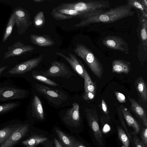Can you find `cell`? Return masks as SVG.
<instances>
[{
    "label": "cell",
    "mask_w": 147,
    "mask_h": 147,
    "mask_svg": "<svg viewBox=\"0 0 147 147\" xmlns=\"http://www.w3.org/2000/svg\"><path fill=\"white\" fill-rule=\"evenodd\" d=\"M122 113L128 126L131 127L134 129V131L137 134L140 129V127L138 123L127 108H123Z\"/></svg>",
    "instance_id": "obj_24"
},
{
    "label": "cell",
    "mask_w": 147,
    "mask_h": 147,
    "mask_svg": "<svg viewBox=\"0 0 147 147\" xmlns=\"http://www.w3.org/2000/svg\"><path fill=\"white\" fill-rule=\"evenodd\" d=\"M142 142L146 147H147V127H146L141 134Z\"/></svg>",
    "instance_id": "obj_35"
},
{
    "label": "cell",
    "mask_w": 147,
    "mask_h": 147,
    "mask_svg": "<svg viewBox=\"0 0 147 147\" xmlns=\"http://www.w3.org/2000/svg\"><path fill=\"white\" fill-rule=\"evenodd\" d=\"M9 122V125L0 130V146L10 136L23 122L18 119Z\"/></svg>",
    "instance_id": "obj_17"
},
{
    "label": "cell",
    "mask_w": 147,
    "mask_h": 147,
    "mask_svg": "<svg viewBox=\"0 0 147 147\" xmlns=\"http://www.w3.org/2000/svg\"><path fill=\"white\" fill-rule=\"evenodd\" d=\"M103 45L113 49L119 50L127 54L129 48L127 42L120 36L109 35L102 40Z\"/></svg>",
    "instance_id": "obj_11"
},
{
    "label": "cell",
    "mask_w": 147,
    "mask_h": 147,
    "mask_svg": "<svg viewBox=\"0 0 147 147\" xmlns=\"http://www.w3.org/2000/svg\"><path fill=\"white\" fill-rule=\"evenodd\" d=\"M145 11L147 13V1L146 0H140Z\"/></svg>",
    "instance_id": "obj_40"
},
{
    "label": "cell",
    "mask_w": 147,
    "mask_h": 147,
    "mask_svg": "<svg viewBox=\"0 0 147 147\" xmlns=\"http://www.w3.org/2000/svg\"><path fill=\"white\" fill-rule=\"evenodd\" d=\"M34 49L32 46L25 45L20 41L17 42L8 47L2 59L5 60L11 57L20 56L24 53L32 51Z\"/></svg>",
    "instance_id": "obj_13"
},
{
    "label": "cell",
    "mask_w": 147,
    "mask_h": 147,
    "mask_svg": "<svg viewBox=\"0 0 147 147\" xmlns=\"http://www.w3.org/2000/svg\"><path fill=\"white\" fill-rule=\"evenodd\" d=\"M85 112L89 125L96 141L100 145H102V135L99 125L98 117L96 111L94 109L86 108Z\"/></svg>",
    "instance_id": "obj_10"
},
{
    "label": "cell",
    "mask_w": 147,
    "mask_h": 147,
    "mask_svg": "<svg viewBox=\"0 0 147 147\" xmlns=\"http://www.w3.org/2000/svg\"><path fill=\"white\" fill-rule=\"evenodd\" d=\"M50 147V146H48V147Z\"/></svg>",
    "instance_id": "obj_44"
},
{
    "label": "cell",
    "mask_w": 147,
    "mask_h": 147,
    "mask_svg": "<svg viewBox=\"0 0 147 147\" xmlns=\"http://www.w3.org/2000/svg\"><path fill=\"white\" fill-rule=\"evenodd\" d=\"M134 85L138 96L143 101L147 102V89L145 82L140 76L135 81Z\"/></svg>",
    "instance_id": "obj_22"
},
{
    "label": "cell",
    "mask_w": 147,
    "mask_h": 147,
    "mask_svg": "<svg viewBox=\"0 0 147 147\" xmlns=\"http://www.w3.org/2000/svg\"><path fill=\"white\" fill-rule=\"evenodd\" d=\"M16 16L14 12L11 15L7 25L4 33L3 41L4 42L11 34L12 30L15 24Z\"/></svg>",
    "instance_id": "obj_28"
},
{
    "label": "cell",
    "mask_w": 147,
    "mask_h": 147,
    "mask_svg": "<svg viewBox=\"0 0 147 147\" xmlns=\"http://www.w3.org/2000/svg\"><path fill=\"white\" fill-rule=\"evenodd\" d=\"M30 38L32 43L40 47H49L55 44L54 41L51 37L47 35L31 34Z\"/></svg>",
    "instance_id": "obj_19"
},
{
    "label": "cell",
    "mask_w": 147,
    "mask_h": 147,
    "mask_svg": "<svg viewBox=\"0 0 147 147\" xmlns=\"http://www.w3.org/2000/svg\"><path fill=\"white\" fill-rule=\"evenodd\" d=\"M74 147H86L82 143L71 137Z\"/></svg>",
    "instance_id": "obj_39"
},
{
    "label": "cell",
    "mask_w": 147,
    "mask_h": 147,
    "mask_svg": "<svg viewBox=\"0 0 147 147\" xmlns=\"http://www.w3.org/2000/svg\"><path fill=\"white\" fill-rule=\"evenodd\" d=\"M63 6L74 10L81 14L82 20L106 11L110 7V2L107 0H91L73 3H65Z\"/></svg>",
    "instance_id": "obj_2"
},
{
    "label": "cell",
    "mask_w": 147,
    "mask_h": 147,
    "mask_svg": "<svg viewBox=\"0 0 147 147\" xmlns=\"http://www.w3.org/2000/svg\"><path fill=\"white\" fill-rule=\"evenodd\" d=\"M130 134L133 145L135 147H146L134 131L131 132Z\"/></svg>",
    "instance_id": "obj_33"
},
{
    "label": "cell",
    "mask_w": 147,
    "mask_h": 147,
    "mask_svg": "<svg viewBox=\"0 0 147 147\" xmlns=\"http://www.w3.org/2000/svg\"><path fill=\"white\" fill-rule=\"evenodd\" d=\"M117 131L119 138L124 147H129V140L123 130L120 127H117Z\"/></svg>",
    "instance_id": "obj_31"
},
{
    "label": "cell",
    "mask_w": 147,
    "mask_h": 147,
    "mask_svg": "<svg viewBox=\"0 0 147 147\" xmlns=\"http://www.w3.org/2000/svg\"><path fill=\"white\" fill-rule=\"evenodd\" d=\"M34 86L38 92L55 105H60L67 99L66 94L59 90L38 83H36Z\"/></svg>",
    "instance_id": "obj_8"
},
{
    "label": "cell",
    "mask_w": 147,
    "mask_h": 147,
    "mask_svg": "<svg viewBox=\"0 0 147 147\" xmlns=\"http://www.w3.org/2000/svg\"><path fill=\"white\" fill-rule=\"evenodd\" d=\"M51 15L57 20H61L76 18L82 19V16L78 11L66 7L61 4L53 8L51 11Z\"/></svg>",
    "instance_id": "obj_12"
},
{
    "label": "cell",
    "mask_w": 147,
    "mask_h": 147,
    "mask_svg": "<svg viewBox=\"0 0 147 147\" xmlns=\"http://www.w3.org/2000/svg\"><path fill=\"white\" fill-rule=\"evenodd\" d=\"M48 138L40 135H33L23 141L22 144L26 147H36L38 144L48 140Z\"/></svg>",
    "instance_id": "obj_23"
},
{
    "label": "cell",
    "mask_w": 147,
    "mask_h": 147,
    "mask_svg": "<svg viewBox=\"0 0 147 147\" xmlns=\"http://www.w3.org/2000/svg\"><path fill=\"white\" fill-rule=\"evenodd\" d=\"M84 70L85 92H92L96 94L97 90L96 86L92 80L84 66Z\"/></svg>",
    "instance_id": "obj_26"
},
{
    "label": "cell",
    "mask_w": 147,
    "mask_h": 147,
    "mask_svg": "<svg viewBox=\"0 0 147 147\" xmlns=\"http://www.w3.org/2000/svg\"><path fill=\"white\" fill-rule=\"evenodd\" d=\"M127 3L109 9L86 19L82 20L74 25L76 27L88 26L97 23H109L117 21L123 18L134 15L135 11Z\"/></svg>",
    "instance_id": "obj_1"
},
{
    "label": "cell",
    "mask_w": 147,
    "mask_h": 147,
    "mask_svg": "<svg viewBox=\"0 0 147 147\" xmlns=\"http://www.w3.org/2000/svg\"><path fill=\"white\" fill-rule=\"evenodd\" d=\"M33 1L34 2L39 3L42 2L44 1V0H33Z\"/></svg>",
    "instance_id": "obj_42"
},
{
    "label": "cell",
    "mask_w": 147,
    "mask_h": 147,
    "mask_svg": "<svg viewBox=\"0 0 147 147\" xmlns=\"http://www.w3.org/2000/svg\"><path fill=\"white\" fill-rule=\"evenodd\" d=\"M96 94L92 92H85L82 95V97L86 100H92L94 99Z\"/></svg>",
    "instance_id": "obj_34"
},
{
    "label": "cell",
    "mask_w": 147,
    "mask_h": 147,
    "mask_svg": "<svg viewBox=\"0 0 147 147\" xmlns=\"http://www.w3.org/2000/svg\"><path fill=\"white\" fill-rule=\"evenodd\" d=\"M131 70V63L122 59H116L112 62V71L117 73H129Z\"/></svg>",
    "instance_id": "obj_20"
},
{
    "label": "cell",
    "mask_w": 147,
    "mask_h": 147,
    "mask_svg": "<svg viewBox=\"0 0 147 147\" xmlns=\"http://www.w3.org/2000/svg\"><path fill=\"white\" fill-rule=\"evenodd\" d=\"M62 118L65 123L70 125L78 126L81 121L79 104L76 102L74 103L72 107L66 111Z\"/></svg>",
    "instance_id": "obj_15"
},
{
    "label": "cell",
    "mask_w": 147,
    "mask_h": 147,
    "mask_svg": "<svg viewBox=\"0 0 147 147\" xmlns=\"http://www.w3.org/2000/svg\"><path fill=\"white\" fill-rule=\"evenodd\" d=\"M30 75L31 77L33 78L46 84L54 86H58V84L55 82L42 75L39 74H37L33 71L31 72Z\"/></svg>",
    "instance_id": "obj_29"
},
{
    "label": "cell",
    "mask_w": 147,
    "mask_h": 147,
    "mask_svg": "<svg viewBox=\"0 0 147 147\" xmlns=\"http://www.w3.org/2000/svg\"><path fill=\"white\" fill-rule=\"evenodd\" d=\"M43 57L44 55H42L37 57L12 65L3 73V77H24L38 65Z\"/></svg>",
    "instance_id": "obj_5"
},
{
    "label": "cell",
    "mask_w": 147,
    "mask_h": 147,
    "mask_svg": "<svg viewBox=\"0 0 147 147\" xmlns=\"http://www.w3.org/2000/svg\"><path fill=\"white\" fill-rule=\"evenodd\" d=\"M55 53L64 58L74 70L82 78H84V66L74 54L69 53L68 56H67L60 52H55Z\"/></svg>",
    "instance_id": "obj_16"
},
{
    "label": "cell",
    "mask_w": 147,
    "mask_h": 147,
    "mask_svg": "<svg viewBox=\"0 0 147 147\" xmlns=\"http://www.w3.org/2000/svg\"><path fill=\"white\" fill-rule=\"evenodd\" d=\"M7 64H0V78L3 77V73L11 66Z\"/></svg>",
    "instance_id": "obj_37"
},
{
    "label": "cell",
    "mask_w": 147,
    "mask_h": 147,
    "mask_svg": "<svg viewBox=\"0 0 147 147\" xmlns=\"http://www.w3.org/2000/svg\"><path fill=\"white\" fill-rule=\"evenodd\" d=\"M51 65L47 70L41 71L36 73L47 78L62 77L69 79L76 75L64 63L57 61L51 62Z\"/></svg>",
    "instance_id": "obj_7"
},
{
    "label": "cell",
    "mask_w": 147,
    "mask_h": 147,
    "mask_svg": "<svg viewBox=\"0 0 147 147\" xmlns=\"http://www.w3.org/2000/svg\"><path fill=\"white\" fill-rule=\"evenodd\" d=\"M13 12L16 16L15 24L18 28L17 32L22 35L32 24L30 14L28 10L20 7L16 8Z\"/></svg>",
    "instance_id": "obj_9"
},
{
    "label": "cell",
    "mask_w": 147,
    "mask_h": 147,
    "mask_svg": "<svg viewBox=\"0 0 147 147\" xmlns=\"http://www.w3.org/2000/svg\"><path fill=\"white\" fill-rule=\"evenodd\" d=\"M54 142L55 147H63L58 140L56 138H54Z\"/></svg>",
    "instance_id": "obj_41"
},
{
    "label": "cell",
    "mask_w": 147,
    "mask_h": 147,
    "mask_svg": "<svg viewBox=\"0 0 147 147\" xmlns=\"http://www.w3.org/2000/svg\"><path fill=\"white\" fill-rule=\"evenodd\" d=\"M21 105L19 101H11L0 104V115L7 113L16 109Z\"/></svg>",
    "instance_id": "obj_25"
},
{
    "label": "cell",
    "mask_w": 147,
    "mask_h": 147,
    "mask_svg": "<svg viewBox=\"0 0 147 147\" xmlns=\"http://www.w3.org/2000/svg\"><path fill=\"white\" fill-rule=\"evenodd\" d=\"M128 98L131 103V110L141 118L144 126L147 127V117L145 111L134 98L129 97Z\"/></svg>",
    "instance_id": "obj_21"
},
{
    "label": "cell",
    "mask_w": 147,
    "mask_h": 147,
    "mask_svg": "<svg viewBox=\"0 0 147 147\" xmlns=\"http://www.w3.org/2000/svg\"><path fill=\"white\" fill-rule=\"evenodd\" d=\"M121 147H124V146H122Z\"/></svg>",
    "instance_id": "obj_43"
},
{
    "label": "cell",
    "mask_w": 147,
    "mask_h": 147,
    "mask_svg": "<svg viewBox=\"0 0 147 147\" xmlns=\"http://www.w3.org/2000/svg\"><path fill=\"white\" fill-rule=\"evenodd\" d=\"M29 93V91L18 86L11 79L0 83V102L23 99Z\"/></svg>",
    "instance_id": "obj_3"
},
{
    "label": "cell",
    "mask_w": 147,
    "mask_h": 147,
    "mask_svg": "<svg viewBox=\"0 0 147 147\" xmlns=\"http://www.w3.org/2000/svg\"><path fill=\"white\" fill-rule=\"evenodd\" d=\"M115 94L118 101L121 103H124L126 102L125 95L120 92L115 91Z\"/></svg>",
    "instance_id": "obj_36"
},
{
    "label": "cell",
    "mask_w": 147,
    "mask_h": 147,
    "mask_svg": "<svg viewBox=\"0 0 147 147\" xmlns=\"http://www.w3.org/2000/svg\"><path fill=\"white\" fill-rule=\"evenodd\" d=\"M29 126L28 124L23 123L13 133L0 147H13L21 140L28 133Z\"/></svg>",
    "instance_id": "obj_14"
},
{
    "label": "cell",
    "mask_w": 147,
    "mask_h": 147,
    "mask_svg": "<svg viewBox=\"0 0 147 147\" xmlns=\"http://www.w3.org/2000/svg\"><path fill=\"white\" fill-rule=\"evenodd\" d=\"M127 1V3L132 8L140 11L143 14L147 16V13L145 11L140 0H128Z\"/></svg>",
    "instance_id": "obj_32"
},
{
    "label": "cell",
    "mask_w": 147,
    "mask_h": 147,
    "mask_svg": "<svg viewBox=\"0 0 147 147\" xmlns=\"http://www.w3.org/2000/svg\"><path fill=\"white\" fill-rule=\"evenodd\" d=\"M32 117L42 120L44 117V113L41 102L38 96H34L31 101L30 108Z\"/></svg>",
    "instance_id": "obj_18"
},
{
    "label": "cell",
    "mask_w": 147,
    "mask_h": 147,
    "mask_svg": "<svg viewBox=\"0 0 147 147\" xmlns=\"http://www.w3.org/2000/svg\"><path fill=\"white\" fill-rule=\"evenodd\" d=\"M34 22V26L37 28L42 27L45 23V19L42 11H39L35 16Z\"/></svg>",
    "instance_id": "obj_30"
},
{
    "label": "cell",
    "mask_w": 147,
    "mask_h": 147,
    "mask_svg": "<svg viewBox=\"0 0 147 147\" xmlns=\"http://www.w3.org/2000/svg\"><path fill=\"white\" fill-rule=\"evenodd\" d=\"M138 21L136 29L137 35L139 39L138 46V55L147 54V16L143 14L140 11L136 9Z\"/></svg>",
    "instance_id": "obj_6"
},
{
    "label": "cell",
    "mask_w": 147,
    "mask_h": 147,
    "mask_svg": "<svg viewBox=\"0 0 147 147\" xmlns=\"http://www.w3.org/2000/svg\"><path fill=\"white\" fill-rule=\"evenodd\" d=\"M74 51L84 61L94 74L102 79L104 71L103 66L92 52L85 45L80 43L76 45Z\"/></svg>",
    "instance_id": "obj_4"
},
{
    "label": "cell",
    "mask_w": 147,
    "mask_h": 147,
    "mask_svg": "<svg viewBox=\"0 0 147 147\" xmlns=\"http://www.w3.org/2000/svg\"><path fill=\"white\" fill-rule=\"evenodd\" d=\"M55 131L59 140L65 147H74L71 137L57 127Z\"/></svg>",
    "instance_id": "obj_27"
},
{
    "label": "cell",
    "mask_w": 147,
    "mask_h": 147,
    "mask_svg": "<svg viewBox=\"0 0 147 147\" xmlns=\"http://www.w3.org/2000/svg\"><path fill=\"white\" fill-rule=\"evenodd\" d=\"M101 107V109L104 113L106 115H108L109 113L108 109L106 104L103 98L102 100Z\"/></svg>",
    "instance_id": "obj_38"
}]
</instances>
